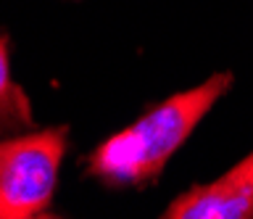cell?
I'll use <instances>...</instances> for the list:
<instances>
[{
  "label": "cell",
  "mask_w": 253,
  "mask_h": 219,
  "mask_svg": "<svg viewBox=\"0 0 253 219\" xmlns=\"http://www.w3.org/2000/svg\"><path fill=\"white\" fill-rule=\"evenodd\" d=\"M166 219H253V153L213 182L193 185L177 195Z\"/></svg>",
  "instance_id": "3957f363"
},
{
  "label": "cell",
  "mask_w": 253,
  "mask_h": 219,
  "mask_svg": "<svg viewBox=\"0 0 253 219\" xmlns=\"http://www.w3.org/2000/svg\"><path fill=\"white\" fill-rule=\"evenodd\" d=\"M232 88V74L219 72L198 88L166 98L134 124L106 137L84 159L87 175L108 187H142L156 182L169 159L187 143L203 116Z\"/></svg>",
  "instance_id": "6da1fadb"
},
{
  "label": "cell",
  "mask_w": 253,
  "mask_h": 219,
  "mask_svg": "<svg viewBox=\"0 0 253 219\" xmlns=\"http://www.w3.org/2000/svg\"><path fill=\"white\" fill-rule=\"evenodd\" d=\"M69 127L19 132L0 140V219L45 214L58 185Z\"/></svg>",
  "instance_id": "7a4b0ae2"
},
{
  "label": "cell",
  "mask_w": 253,
  "mask_h": 219,
  "mask_svg": "<svg viewBox=\"0 0 253 219\" xmlns=\"http://www.w3.org/2000/svg\"><path fill=\"white\" fill-rule=\"evenodd\" d=\"M27 130H35L32 103L24 88L11 77L8 43L0 35V135H19Z\"/></svg>",
  "instance_id": "277c9868"
}]
</instances>
